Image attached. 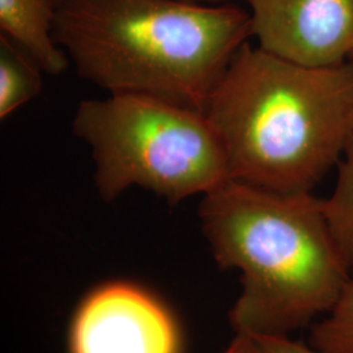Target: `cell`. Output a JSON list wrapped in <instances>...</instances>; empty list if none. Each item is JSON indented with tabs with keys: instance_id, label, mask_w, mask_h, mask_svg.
<instances>
[{
	"instance_id": "obj_1",
	"label": "cell",
	"mask_w": 353,
	"mask_h": 353,
	"mask_svg": "<svg viewBox=\"0 0 353 353\" xmlns=\"http://www.w3.org/2000/svg\"><path fill=\"white\" fill-rule=\"evenodd\" d=\"M204 114L230 179L279 192H313L353 131V62L312 67L243 43Z\"/></svg>"
},
{
	"instance_id": "obj_2",
	"label": "cell",
	"mask_w": 353,
	"mask_h": 353,
	"mask_svg": "<svg viewBox=\"0 0 353 353\" xmlns=\"http://www.w3.org/2000/svg\"><path fill=\"white\" fill-rule=\"evenodd\" d=\"M199 219L214 261L241 272L229 313L236 334L288 336L328 313L351 278L313 192L228 179L203 195Z\"/></svg>"
},
{
	"instance_id": "obj_3",
	"label": "cell",
	"mask_w": 353,
	"mask_h": 353,
	"mask_svg": "<svg viewBox=\"0 0 353 353\" xmlns=\"http://www.w3.org/2000/svg\"><path fill=\"white\" fill-rule=\"evenodd\" d=\"M250 37V12L234 3L62 0L54 20L57 43L84 80L201 112Z\"/></svg>"
},
{
	"instance_id": "obj_4",
	"label": "cell",
	"mask_w": 353,
	"mask_h": 353,
	"mask_svg": "<svg viewBox=\"0 0 353 353\" xmlns=\"http://www.w3.org/2000/svg\"><path fill=\"white\" fill-rule=\"evenodd\" d=\"M72 132L90 148L94 185L106 202L139 186L173 205L230 179L207 115L173 102L135 93L84 100Z\"/></svg>"
},
{
	"instance_id": "obj_5",
	"label": "cell",
	"mask_w": 353,
	"mask_h": 353,
	"mask_svg": "<svg viewBox=\"0 0 353 353\" xmlns=\"http://www.w3.org/2000/svg\"><path fill=\"white\" fill-rule=\"evenodd\" d=\"M258 46L294 63L325 67L350 61L353 0H245Z\"/></svg>"
},
{
	"instance_id": "obj_6",
	"label": "cell",
	"mask_w": 353,
	"mask_h": 353,
	"mask_svg": "<svg viewBox=\"0 0 353 353\" xmlns=\"http://www.w3.org/2000/svg\"><path fill=\"white\" fill-rule=\"evenodd\" d=\"M71 353H178L176 325L145 292L114 283L81 303L71 328Z\"/></svg>"
},
{
	"instance_id": "obj_7",
	"label": "cell",
	"mask_w": 353,
	"mask_h": 353,
	"mask_svg": "<svg viewBox=\"0 0 353 353\" xmlns=\"http://www.w3.org/2000/svg\"><path fill=\"white\" fill-rule=\"evenodd\" d=\"M55 0H0L1 34L26 51L43 72L61 75L70 58L54 38Z\"/></svg>"
},
{
	"instance_id": "obj_8",
	"label": "cell",
	"mask_w": 353,
	"mask_h": 353,
	"mask_svg": "<svg viewBox=\"0 0 353 353\" xmlns=\"http://www.w3.org/2000/svg\"><path fill=\"white\" fill-rule=\"evenodd\" d=\"M41 68L11 38L0 36V118L4 119L42 88Z\"/></svg>"
},
{
	"instance_id": "obj_9",
	"label": "cell",
	"mask_w": 353,
	"mask_h": 353,
	"mask_svg": "<svg viewBox=\"0 0 353 353\" xmlns=\"http://www.w3.org/2000/svg\"><path fill=\"white\" fill-rule=\"evenodd\" d=\"M336 166L335 188L325 199V212L341 255L353 271V131Z\"/></svg>"
},
{
	"instance_id": "obj_10",
	"label": "cell",
	"mask_w": 353,
	"mask_h": 353,
	"mask_svg": "<svg viewBox=\"0 0 353 353\" xmlns=\"http://www.w3.org/2000/svg\"><path fill=\"white\" fill-rule=\"evenodd\" d=\"M309 344L323 353H353V276L328 316L312 328Z\"/></svg>"
},
{
	"instance_id": "obj_11",
	"label": "cell",
	"mask_w": 353,
	"mask_h": 353,
	"mask_svg": "<svg viewBox=\"0 0 353 353\" xmlns=\"http://www.w3.org/2000/svg\"><path fill=\"white\" fill-rule=\"evenodd\" d=\"M262 353H323L316 351L312 345L300 341H290L288 336H252Z\"/></svg>"
},
{
	"instance_id": "obj_12",
	"label": "cell",
	"mask_w": 353,
	"mask_h": 353,
	"mask_svg": "<svg viewBox=\"0 0 353 353\" xmlns=\"http://www.w3.org/2000/svg\"><path fill=\"white\" fill-rule=\"evenodd\" d=\"M221 353H262V351L250 335L236 334V338L233 339L232 344Z\"/></svg>"
},
{
	"instance_id": "obj_13",
	"label": "cell",
	"mask_w": 353,
	"mask_h": 353,
	"mask_svg": "<svg viewBox=\"0 0 353 353\" xmlns=\"http://www.w3.org/2000/svg\"><path fill=\"white\" fill-rule=\"evenodd\" d=\"M198 3H208V4H221V3H233L234 0H191Z\"/></svg>"
},
{
	"instance_id": "obj_14",
	"label": "cell",
	"mask_w": 353,
	"mask_h": 353,
	"mask_svg": "<svg viewBox=\"0 0 353 353\" xmlns=\"http://www.w3.org/2000/svg\"><path fill=\"white\" fill-rule=\"evenodd\" d=\"M350 61H352V62H353V51H352V54H351V57H350Z\"/></svg>"
},
{
	"instance_id": "obj_15",
	"label": "cell",
	"mask_w": 353,
	"mask_h": 353,
	"mask_svg": "<svg viewBox=\"0 0 353 353\" xmlns=\"http://www.w3.org/2000/svg\"><path fill=\"white\" fill-rule=\"evenodd\" d=\"M55 1H57V4H59L62 0H55Z\"/></svg>"
}]
</instances>
